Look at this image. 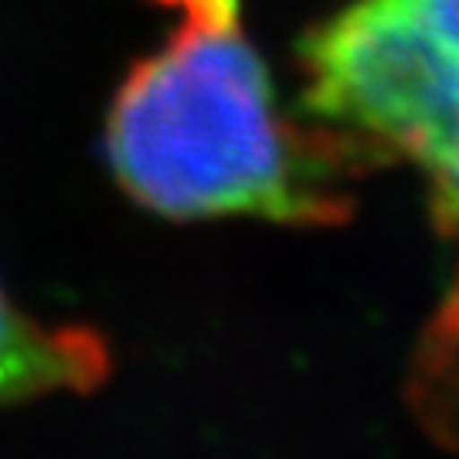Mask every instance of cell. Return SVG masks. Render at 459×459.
<instances>
[{"label":"cell","mask_w":459,"mask_h":459,"mask_svg":"<svg viewBox=\"0 0 459 459\" xmlns=\"http://www.w3.org/2000/svg\"><path fill=\"white\" fill-rule=\"evenodd\" d=\"M150 4L167 14L164 41L123 75L102 126V157L123 195L170 221H347L375 157L282 113L242 0Z\"/></svg>","instance_id":"obj_1"},{"label":"cell","mask_w":459,"mask_h":459,"mask_svg":"<svg viewBox=\"0 0 459 459\" xmlns=\"http://www.w3.org/2000/svg\"><path fill=\"white\" fill-rule=\"evenodd\" d=\"M296 65L299 109L375 164L415 167L459 238V0H351L307 28Z\"/></svg>","instance_id":"obj_2"},{"label":"cell","mask_w":459,"mask_h":459,"mask_svg":"<svg viewBox=\"0 0 459 459\" xmlns=\"http://www.w3.org/2000/svg\"><path fill=\"white\" fill-rule=\"evenodd\" d=\"M113 371L106 337L85 324H45L0 286V405L89 394Z\"/></svg>","instance_id":"obj_3"},{"label":"cell","mask_w":459,"mask_h":459,"mask_svg":"<svg viewBox=\"0 0 459 459\" xmlns=\"http://www.w3.org/2000/svg\"><path fill=\"white\" fill-rule=\"evenodd\" d=\"M409 398L422 426L443 446L459 449V276L422 333Z\"/></svg>","instance_id":"obj_4"}]
</instances>
